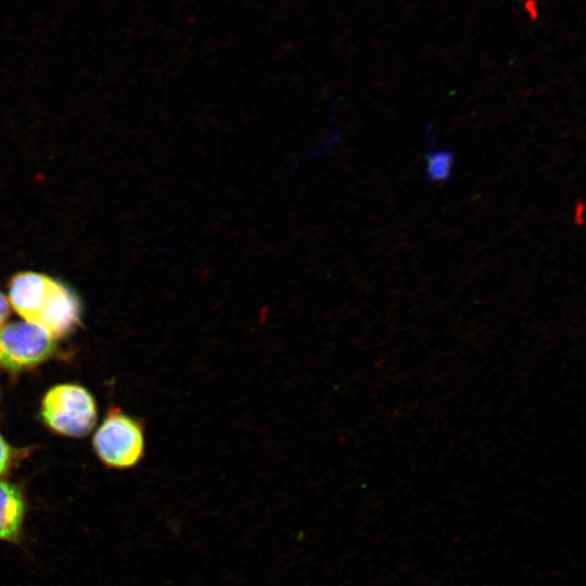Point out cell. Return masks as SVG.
<instances>
[{
    "mask_svg": "<svg viewBox=\"0 0 586 586\" xmlns=\"http://www.w3.org/2000/svg\"><path fill=\"white\" fill-rule=\"evenodd\" d=\"M9 303L28 323L53 339L68 334L79 322L80 303L64 282L42 272L21 271L9 281Z\"/></svg>",
    "mask_w": 586,
    "mask_h": 586,
    "instance_id": "1",
    "label": "cell"
},
{
    "mask_svg": "<svg viewBox=\"0 0 586 586\" xmlns=\"http://www.w3.org/2000/svg\"><path fill=\"white\" fill-rule=\"evenodd\" d=\"M40 416L52 431L71 437L87 435L97 421L92 395L77 384H58L42 398Z\"/></svg>",
    "mask_w": 586,
    "mask_h": 586,
    "instance_id": "2",
    "label": "cell"
},
{
    "mask_svg": "<svg viewBox=\"0 0 586 586\" xmlns=\"http://www.w3.org/2000/svg\"><path fill=\"white\" fill-rule=\"evenodd\" d=\"M144 446L141 423L118 408L110 410L93 436V447L99 458L117 469L136 466L144 455Z\"/></svg>",
    "mask_w": 586,
    "mask_h": 586,
    "instance_id": "3",
    "label": "cell"
},
{
    "mask_svg": "<svg viewBox=\"0 0 586 586\" xmlns=\"http://www.w3.org/2000/svg\"><path fill=\"white\" fill-rule=\"evenodd\" d=\"M56 354L55 339L41 328L17 321L0 328V369L34 368Z\"/></svg>",
    "mask_w": 586,
    "mask_h": 586,
    "instance_id": "4",
    "label": "cell"
},
{
    "mask_svg": "<svg viewBox=\"0 0 586 586\" xmlns=\"http://www.w3.org/2000/svg\"><path fill=\"white\" fill-rule=\"evenodd\" d=\"M25 518V501L13 484L0 481V542L18 543Z\"/></svg>",
    "mask_w": 586,
    "mask_h": 586,
    "instance_id": "5",
    "label": "cell"
},
{
    "mask_svg": "<svg viewBox=\"0 0 586 586\" xmlns=\"http://www.w3.org/2000/svg\"><path fill=\"white\" fill-rule=\"evenodd\" d=\"M454 154L445 149H431L426 154V174L433 182L447 181L453 171Z\"/></svg>",
    "mask_w": 586,
    "mask_h": 586,
    "instance_id": "6",
    "label": "cell"
},
{
    "mask_svg": "<svg viewBox=\"0 0 586 586\" xmlns=\"http://www.w3.org/2000/svg\"><path fill=\"white\" fill-rule=\"evenodd\" d=\"M13 459V450L0 435V476L10 468Z\"/></svg>",
    "mask_w": 586,
    "mask_h": 586,
    "instance_id": "7",
    "label": "cell"
},
{
    "mask_svg": "<svg viewBox=\"0 0 586 586\" xmlns=\"http://www.w3.org/2000/svg\"><path fill=\"white\" fill-rule=\"evenodd\" d=\"M522 11L528 21L536 22L540 16L538 0H523Z\"/></svg>",
    "mask_w": 586,
    "mask_h": 586,
    "instance_id": "8",
    "label": "cell"
},
{
    "mask_svg": "<svg viewBox=\"0 0 586 586\" xmlns=\"http://www.w3.org/2000/svg\"><path fill=\"white\" fill-rule=\"evenodd\" d=\"M9 313H10L9 301L0 292V328L2 327L4 321L8 319Z\"/></svg>",
    "mask_w": 586,
    "mask_h": 586,
    "instance_id": "9",
    "label": "cell"
},
{
    "mask_svg": "<svg viewBox=\"0 0 586 586\" xmlns=\"http://www.w3.org/2000/svg\"><path fill=\"white\" fill-rule=\"evenodd\" d=\"M584 204L583 202H577L576 205H575V211H574V221L576 225H582L583 221H584Z\"/></svg>",
    "mask_w": 586,
    "mask_h": 586,
    "instance_id": "10",
    "label": "cell"
}]
</instances>
